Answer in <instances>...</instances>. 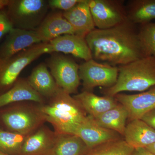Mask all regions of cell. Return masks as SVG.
Here are the masks:
<instances>
[{
	"instance_id": "6da1fadb",
	"label": "cell",
	"mask_w": 155,
	"mask_h": 155,
	"mask_svg": "<svg viewBox=\"0 0 155 155\" xmlns=\"http://www.w3.org/2000/svg\"><path fill=\"white\" fill-rule=\"evenodd\" d=\"M135 24L129 20L112 28H95L85 38L93 59L126 65L146 57Z\"/></svg>"
},
{
	"instance_id": "7a4b0ae2",
	"label": "cell",
	"mask_w": 155,
	"mask_h": 155,
	"mask_svg": "<svg viewBox=\"0 0 155 155\" xmlns=\"http://www.w3.org/2000/svg\"><path fill=\"white\" fill-rule=\"evenodd\" d=\"M40 106L46 121L58 134L74 135L88 115L77 100L60 87Z\"/></svg>"
},
{
	"instance_id": "3957f363",
	"label": "cell",
	"mask_w": 155,
	"mask_h": 155,
	"mask_svg": "<svg viewBox=\"0 0 155 155\" xmlns=\"http://www.w3.org/2000/svg\"><path fill=\"white\" fill-rule=\"evenodd\" d=\"M118 79L106 91L114 97L122 91H145L155 86V57L147 56L119 67Z\"/></svg>"
},
{
	"instance_id": "277c9868",
	"label": "cell",
	"mask_w": 155,
	"mask_h": 155,
	"mask_svg": "<svg viewBox=\"0 0 155 155\" xmlns=\"http://www.w3.org/2000/svg\"><path fill=\"white\" fill-rule=\"evenodd\" d=\"M31 102L17 103L14 107L3 111L2 122L8 130L28 135L46 122L40 109V104Z\"/></svg>"
},
{
	"instance_id": "5b68a950",
	"label": "cell",
	"mask_w": 155,
	"mask_h": 155,
	"mask_svg": "<svg viewBox=\"0 0 155 155\" xmlns=\"http://www.w3.org/2000/svg\"><path fill=\"white\" fill-rule=\"evenodd\" d=\"M52 53L49 43L41 42L0 61V95L12 87L25 67L42 55Z\"/></svg>"
},
{
	"instance_id": "8992f818",
	"label": "cell",
	"mask_w": 155,
	"mask_h": 155,
	"mask_svg": "<svg viewBox=\"0 0 155 155\" xmlns=\"http://www.w3.org/2000/svg\"><path fill=\"white\" fill-rule=\"evenodd\" d=\"M49 7L44 0H9L5 11L14 28L35 30L46 17Z\"/></svg>"
},
{
	"instance_id": "52a82bcc",
	"label": "cell",
	"mask_w": 155,
	"mask_h": 155,
	"mask_svg": "<svg viewBox=\"0 0 155 155\" xmlns=\"http://www.w3.org/2000/svg\"><path fill=\"white\" fill-rule=\"evenodd\" d=\"M119 68L108 64H100L94 59L79 65V78L85 91H90L98 86L108 88L116 83Z\"/></svg>"
},
{
	"instance_id": "ba28073f",
	"label": "cell",
	"mask_w": 155,
	"mask_h": 155,
	"mask_svg": "<svg viewBox=\"0 0 155 155\" xmlns=\"http://www.w3.org/2000/svg\"><path fill=\"white\" fill-rule=\"evenodd\" d=\"M50 72L60 88L67 93H76L80 85L79 65L63 55L54 54L48 61Z\"/></svg>"
},
{
	"instance_id": "9c48e42d",
	"label": "cell",
	"mask_w": 155,
	"mask_h": 155,
	"mask_svg": "<svg viewBox=\"0 0 155 155\" xmlns=\"http://www.w3.org/2000/svg\"><path fill=\"white\" fill-rule=\"evenodd\" d=\"M95 26L98 29L114 27L128 20L123 2L115 0H88Z\"/></svg>"
},
{
	"instance_id": "30bf717a",
	"label": "cell",
	"mask_w": 155,
	"mask_h": 155,
	"mask_svg": "<svg viewBox=\"0 0 155 155\" xmlns=\"http://www.w3.org/2000/svg\"><path fill=\"white\" fill-rule=\"evenodd\" d=\"M41 42L35 30L13 28L0 45V61L8 59L33 45Z\"/></svg>"
},
{
	"instance_id": "8fae6325",
	"label": "cell",
	"mask_w": 155,
	"mask_h": 155,
	"mask_svg": "<svg viewBox=\"0 0 155 155\" xmlns=\"http://www.w3.org/2000/svg\"><path fill=\"white\" fill-rule=\"evenodd\" d=\"M119 133L100 126L93 117L87 115L74 135L80 137L90 149L104 143L121 139Z\"/></svg>"
},
{
	"instance_id": "7c38bea8",
	"label": "cell",
	"mask_w": 155,
	"mask_h": 155,
	"mask_svg": "<svg viewBox=\"0 0 155 155\" xmlns=\"http://www.w3.org/2000/svg\"><path fill=\"white\" fill-rule=\"evenodd\" d=\"M115 96L127 111L131 121L141 119L144 114L155 109V86L138 94H117Z\"/></svg>"
},
{
	"instance_id": "4fadbf2b",
	"label": "cell",
	"mask_w": 155,
	"mask_h": 155,
	"mask_svg": "<svg viewBox=\"0 0 155 155\" xmlns=\"http://www.w3.org/2000/svg\"><path fill=\"white\" fill-rule=\"evenodd\" d=\"M58 134L42 125L26 137L20 155H48L55 143Z\"/></svg>"
},
{
	"instance_id": "5bb4252c",
	"label": "cell",
	"mask_w": 155,
	"mask_h": 155,
	"mask_svg": "<svg viewBox=\"0 0 155 155\" xmlns=\"http://www.w3.org/2000/svg\"><path fill=\"white\" fill-rule=\"evenodd\" d=\"M41 42H49L64 35L75 34V31L63 13L54 12L47 15L35 30Z\"/></svg>"
},
{
	"instance_id": "9a60e30c",
	"label": "cell",
	"mask_w": 155,
	"mask_h": 155,
	"mask_svg": "<svg viewBox=\"0 0 155 155\" xmlns=\"http://www.w3.org/2000/svg\"><path fill=\"white\" fill-rule=\"evenodd\" d=\"M49 43L53 53L70 54L85 61L93 59L91 51L85 38L76 35H64L54 39Z\"/></svg>"
},
{
	"instance_id": "2e32d148",
	"label": "cell",
	"mask_w": 155,
	"mask_h": 155,
	"mask_svg": "<svg viewBox=\"0 0 155 155\" xmlns=\"http://www.w3.org/2000/svg\"><path fill=\"white\" fill-rule=\"evenodd\" d=\"M63 15L78 36L85 38L89 33L95 29L88 0H81L71 10L64 12Z\"/></svg>"
},
{
	"instance_id": "e0dca14e",
	"label": "cell",
	"mask_w": 155,
	"mask_h": 155,
	"mask_svg": "<svg viewBox=\"0 0 155 155\" xmlns=\"http://www.w3.org/2000/svg\"><path fill=\"white\" fill-rule=\"evenodd\" d=\"M24 101L43 104L46 100L31 86L27 79L23 78H18L11 89L0 95V108Z\"/></svg>"
},
{
	"instance_id": "ac0fdd59",
	"label": "cell",
	"mask_w": 155,
	"mask_h": 155,
	"mask_svg": "<svg viewBox=\"0 0 155 155\" xmlns=\"http://www.w3.org/2000/svg\"><path fill=\"white\" fill-rule=\"evenodd\" d=\"M124 136L126 142L134 149L147 147L155 142V130L140 119L131 120Z\"/></svg>"
},
{
	"instance_id": "d6986e66",
	"label": "cell",
	"mask_w": 155,
	"mask_h": 155,
	"mask_svg": "<svg viewBox=\"0 0 155 155\" xmlns=\"http://www.w3.org/2000/svg\"><path fill=\"white\" fill-rule=\"evenodd\" d=\"M27 81L31 86L46 100L53 97L60 88L46 64L43 63L33 69Z\"/></svg>"
},
{
	"instance_id": "ffe728a7",
	"label": "cell",
	"mask_w": 155,
	"mask_h": 155,
	"mask_svg": "<svg viewBox=\"0 0 155 155\" xmlns=\"http://www.w3.org/2000/svg\"><path fill=\"white\" fill-rule=\"evenodd\" d=\"M80 103L89 116L96 118L118 104L114 97H100L91 92L84 91L73 96Z\"/></svg>"
},
{
	"instance_id": "44dd1931",
	"label": "cell",
	"mask_w": 155,
	"mask_h": 155,
	"mask_svg": "<svg viewBox=\"0 0 155 155\" xmlns=\"http://www.w3.org/2000/svg\"><path fill=\"white\" fill-rule=\"evenodd\" d=\"M89 150L77 136L58 134L55 143L48 155H85Z\"/></svg>"
},
{
	"instance_id": "7402d4cb",
	"label": "cell",
	"mask_w": 155,
	"mask_h": 155,
	"mask_svg": "<svg viewBox=\"0 0 155 155\" xmlns=\"http://www.w3.org/2000/svg\"><path fill=\"white\" fill-rule=\"evenodd\" d=\"M128 116V113L124 106L118 104L116 107L94 119L100 126L124 135Z\"/></svg>"
},
{
	"instance_id": "603a6c76",
	"label": "cell",
	"mask_w": 155,
	"mask_h": 155,
	"mask_svg": "<svg viewBox=\"0 0 155 155\" xmlns=\"http://www.w3.org/2000/svg\"><path fill=\"white\" fill-rule=\"evenodd\" d=\"M126 12L133 24H145L155 19V0H133L129 2Z\"/></svg>"
},
{
	"instance_id": "cb8c5ba5",
	"label": "cell",
	"mask_w": 155,
	"mask_h": 155,
	"mask_svg": "<svg viewBox=\"0 0 155 155\" xmlns=\"http://www.w3.org/2000/svg\"><path fill=\"white\" fill-rule=\"evenodd\" d=\"M28 135L0 129V151L9 155H20Z\"/></svg>"
},
{
	"instance_id": "d4e9b609",
	"label": "cell",
	"mask_w": 155,
	"mask_h": 155,
	"mask_svg": "<svg viewBox=\"0 0 155 155\" xmlns=\"http://www.w3.org/2000/svg\"><path fill=\"white\" fill-rule=\"evenodd\" d=\"M134 148L122 139L91 149L85 155H131Z\"/></svg>"
},
{
	"instance_id": "484cf974",
	"label": "cell",
	"mask_w": 155,
	"mask_h": 155,
	"mask_svg": "<svg viewBox=\"0 0 155 155\" xmlns=\"http://www.w3.org/2000/svg\"><path fill=\"white\" fill-rule=\"evenodd\" d=\"M140 25L138 35L143 51L146 57H155V22Z\"/></svg>"
},
{
	"instance_id": "4316f807",
	"label": "cell",
	"mask_w": 155,
	"mask_h": 155,
	"mask_svg": "<svg viewBox=\"0 0 155 155\" xmlns=\"http://www.w3.org/2000/svg\"><path fill=\"white\" fill-rule=\"evenodd\" d=\"M81 0H50L48 1L49 6L53 8L67 11L74 8Z\"/></svg>"
},
{
	"instance_id": "83f0119b",
	"label": "cell",
	"mask_w": 155,
	"mask_h": 155,
	"mask_svg": "<svg viewBox=\"0 0 155 155\" xmlns=\"http://www.w3.org/2000/svg\"><path fill=\"white\" fill-rule=\"evenodd\" d=\"M4 9L0 10V40L14 28Z\"/></svg>"
},
{
	"instance_id": "f1b7e54d",
	"label": "cell",
	"mask_w": 155,
	"mask_h": 155,
	"mask_svg": "<svg viewBox=\"0 0 155 155\" xmlns=\"http://www.w3.org/2000/svg\"><path fill=\"white\" fill-rule=\"evenodd\" d=\"M140 119L155 130V109L144 114Z\"/></svg>"
},
{
	"instance_id": "f546056e",
	"label": "cell",
	"mask_w": 155,
	"mask_h": 155,
	"mask_svg": "<svg viewBox=\"0 0 155 155\" xmlns=\"http://www.w3.org/2000/svg\"><path fill=\"white\" fill-rule=\"evenodd\" d=\"M131 155H155L146 147H139L134 149Z\"/></svg>"
},
{
	"instance_id": "4dcf8cb0",
	"label": "cell",
	"mask_w": 155,
	"mask_h": 155,
	"mask_svg": "<svg viewBox=\"0 0 155 155\" xmlns=\"http://www.w3.org/2000/svg\"><path fill=\"white\" fill-rule=\"evenodd\" d=\"M9 0H0V10L5 8Z\"/></svg>"
},
{
	"instance_id": "1f68e13d",
	"label": "cell",
	"mask_w": 155,
	"mask_h": 155,
	"mask_svg": "<svg viewBox=\"0 0 155 155\" xmlns=\"http://www.w3.org/2000/svg\"><path fill=\"white\" fill-rule=\"evenodd\" d=\"M146 148L155 154V142Z\"/></svg>"
},
{
	"instance_id": "d6a6232c",
	"label": "cell",
	"mask_w": 155,
	"mask_h": 155,
	"mask_svg": "<svg viewBox=\"0 0 155 155\" xmlns=\"http://www.w3.org/2000/svg\"><path fill=\"white\" fill-rule=\"evenodd\" d=\"M0 155H9L5 153L2 152L0 151Z\"/></svg>"
}]
</instances>
